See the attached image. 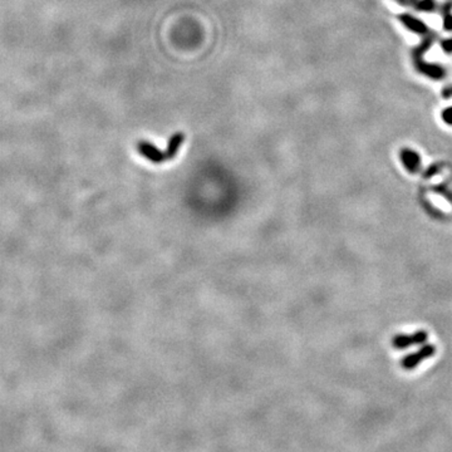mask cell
I'll return each mask as SVG.
<instances>
[{
	"label": "cell",
	"mask_w": 452,
	"mask_h": 452,
	"mask_svg": "<svg viewBox=\"0 0 452 452\" xmlns=\"http://www.w3.org/2000/svg\"><path fill=\"white\" fill-rule=\"evenodd\" d=\"M435 345H423V347L419 350H417L416 353H412V354H408L407 357H405V358L402 359V362H401V364H402V367L405 370H414V368H416L421 362L432 357L433 354H435Z\"/></svg>",
	"instance_id": "obj_1"
},
{
	"label": "cell",
	"mask_w": 452,
	"mask_h": 452,
	"mask_svg": "<svg viewBox=\"0 0 452 452\" xmlns=\"http://www.w3.org/2000/svg\"><path fill=\"white\" fill-rule=\"evenodd\" d=\"M428 336L425 331H418L416 333L411 334V336H406V334H400L396 336L392 340V344L394 348L397 349H403V348L411 347V345L422 344L427 340Z\"/></svg>",
	"instance_id": "obj_2"
},
{
	"label": "cell",
	"mask_w": 452,
	"mask_h": 452,
	"mask_svg": "<svg viewBox=\"0 0 452 452\" xmlns=\"http://www.w3.org/2000/svg\"><path fill=\"white\" fill-rule=\"evenodd\" d=\"M137 150L145 158H147L152 163H162L167 161L166 152L161 151L160 149H157L154 145L150 144L147 141H141L137 145Z\"/></svg>",
	"instance_id": "obj_3"
},
{
	"label": "cell",
	"mask_w": 452,
	"mask_h": 452,
	"mask_svg": "<svg viewBox=\"0 0 452 452\" xmlns=\"http://www.w3.org/2000/svg\"><path fill=\"white\" fill-rule=\"evenodd\" d=\"M414 66H416L417 71H418L419 73H422L423 75H426V77L439 80V79H442V78L446 75V73H445V69L441 68L440 66H437V64L427 63V62L423 61V58L414 59Z\"/></svg>",
	"instance_id": "obj_4"
},
{
	"label": "cell",
	"mask_w": 452,
	"mask_h": 452,
	"mask_svg": "<svg viewBox=\"0 0 452 452\" xmlns=\"http://www.w3.org/2000/svg\"><path fill=\"white\" fill-rule=\"evenodd\" d=\"M400 158L401 162L403 163V166L406 167L408 172L411 174H416L421 167V158L419 154L416 151L411 149H402L400 152Z\"/></svg>",
	"instance_id": "obj_5"
},
{
	"label": "cell",
	"mask_w": 452,
	"mask_h": 452,
	"mask_svg": "<svg viewBox=\"0 0 452 452\" xmlns=\"http://www.w3.org/2000/svg\"><path fill=\"white\" fill-rule=\"evenodd\" d=\"M398 19L407 28L408 31L414 32L416 34H421V36H425V34L428 33L427 25L419 19H417V18L412 17L411 14H401Z\"/></svg>",
	"instance_id": "obj_6"
},
{
	"label": "cell",
	"mask_w": 452,
	"mask_h": 452,
	"mask_svg": "<svg viewBox=\"0 0 452 452\" xmlns=\"http://www.w3.org/2000/svg\"><path fill=\"white\" fill-rule=\"evenodd\" d=\"M184 141H185V135L182 132H177L175 133L174 136H171V138L168 140L167 144V149H166V157L167 160H172L177 154L179 152L180 147L182 146L184 144Z\"/></svg>",
	"instance_id": "obj_7"
},
{
	"label": "cell",
	"mask_w": 452,
	"mask_h": 452,
	"mask_svg": "<svg viewBox=\"0 0 452 452\" xmlns=\"http://www.w3.org/2000/svg\"><path fill=\"white\" fill-rule=\"evenodd\" d=\"M432 43H433V38L432 37H428V38H426L425 40L422 41L421 44L418 45V47L416 48V49L414 50V59H419V58H422V57H423V54H425L426 52H427L428 49H430V47L431 45H432Z\"/></svg>",
	"instance_id": "obj_8"
},
{
	"label": "cell",
	"mask_w": 452,
	"mask_h": 452,
	"mask_svg": "<svg viewBox=\"0 0 452 452\" xmlns=\"http://www.w3.org/2000/svg\"><path fill=\"white\" fill-rule=\"evenodd\" d=\"M414 4L417 10L425 11V13H431V11H435L436 9L435 0H417Z\"/></svg>",
	"instance_id": "obj_9"
},
{
	"label": "cell",
	"mask_w": 452,
	"mask_h": 452,
	"mask_svg": "<svg viewBox=\"0 0 452 452\" xmlns=\"http://www.w3.org/2000/svg\"><path fill=\"white\" fill-rule=\"evenodd\" d=\"M441 117H442V119H444L445 123H447V124H450V126H452V106H451V107L445 108V110L442 111Z\"/></svg>",
	"instance_id": "obj_10"
},
{
	"label": "cell",
	"mask_w": 452,
	"mask_h": 452,
	"mask_svg": "<svg viewBox=\"0 0 452 452\" xmlns=\"http://www.w3.org/2000/svg\"><path fill=\"white\" fill-rule=\"evenodd\" d=\"M444 28L446 31L452 32V14L446 11L444 17Z\"/></svg>",
	"instance_id": "obj_11"
},
{
	"label": "cell",
	"mask_w": 452,
	"mask_h": 452,
	"mask_svg": "<svg viewBox=\"0 0 452 452\" xmlns=\"http://www.w3.org/2000/svg\"><path fill=\"white\" fill-rule=\"evenodd\" d=\"M441 48L444 49L445 53H452V38H447L444 39L441 41Z\"/></svg>",
	"instance_id": "obj_12"
},
{
	"label": "cell",
	"mask_w": 452,
	"mask_h": 452,
	"mask_svg": "<svg viewBox=\"0 0 452 452\" xmlns=\"http://www.w3.org/2000/svg\"><path fill=\"white\" fill-rule=\"evenodd\" d=\"M442 97H444V98H451L452 97V86H449V87H445L444 89H442Z\"/></svg>",
	"instance_id": "obj_13"
},
{
	"label": "cell",
	"mask_w": 452,
	"mask_h": 452,
	"mask_svg": "<svg viewBox=\"0 0 452 452\" xmlns=\"http://www.w3.org/2000/svg\"><path fill=\"white\" fill-rule=\"evenodd\" d=\"M397 1H400V3H402V4H412V3H414V0H397Z\"/></svg>",
	"instance_id": "obj_14"
}]
</instances>
